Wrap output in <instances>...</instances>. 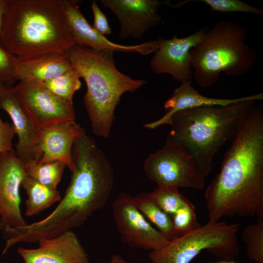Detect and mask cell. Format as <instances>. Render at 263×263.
<instances>
[{
    "label": "cell",
    "mask_w": 263,
    "mask_h": 263,
    "mask_svg": "<svg viewBox=\"0 0 263 263\" xmlns=\"http://www.w3.org/2000/svg\"><path fill=\"white\" fill-rule=\"evenodd\" d=\"M72 158L74 169L63 197L47 216L30 225L37 240L54 238L81 226L110 196L114 180L113 167L83 128L74 140Z\"/></svg>",
    "instance_id": "7a4b0ae2"
},
{
    "label": "cell",
    "mask_w": 263,
    "mask_h": 263,
    "mask_svg": "<svg viewBox=\"0 0 263 263\" xmlns=\"http://www.w3.org/2000/svg\"><path fill=\"white\" fill-rule=\"evenodd\" d=\"M65 167V164L59 161L43 164L35 161L24 162V169L28 176L52 189H56Z\"/></svg>",
    "instance_id": "7402d4cb"
},
{
    "label": "cell",
    "mask_w": 263,
    "mask_h": 263,
    "mask_svg": "<svg viewBox=\"0 0 263 263\" xmlns=\"http://www.w3.org/2000/svg\"><path fill=\"white\" fill-rule=\"evenodd\" d=\"M66 53L47 54L17 58L15 78L17 81L43 82L58 76L74 68Z\"/></svg>",
    "instance_id": "d6986e66"
},
{
    "label": "cell",
    "mask_w": 263,
    "mask_h": 263,
    "mask_svg": "<svg viewBox=\"0 0 263 263\" xmlns=\"http://www.w3.org/2000/svg\"><path fill=\"white\" fill-rule=\"evenodd\" d=\"M91 8L94 18L93 28L103 36L110 35L112 31L105 15L101 11L94 1L92 3Z\"/></svg>",
    "instance_id": "f546056e"
},
{
    "label": "cell",
    "mask_w": 263,
    "mask_h": 263,
    "mask_svg": "<svg viewBox=\"0 0 263 263\" xmlns=\"http://www.w3.org/2000/svg\"><path fill=\"white\" fill-rule=\"evenodd\" d=\"M38 242L36 248H18L24 263H89L88 254L72 230Z\"/></svg>",
    "instance_id": "9a60e30c"
},
{
    "label": "cell",
    "mask_w": 263,
    "mask_h": 263,
    "mask_svg": "<svg viewBox=\"0 0 263 263\" xmlns=\"http://www.w3.org/2000/svg\"><path fill=\"white\" fill-rule=\"evenodd\" d=\"M81 127L75 121L59 122L38 130L42 156L38 164L59 161L72 172V147Z\"/></svg>",
    "instance_id": "e0dca14e"
},
{
    "label": "cell",
    "mask_w": 263,
    "mask_h": 263,
    "mask_svg": "<svg viewBox=\"0 0 263 263\" xmlns=\"http://www.w3.org/2000/svg\"><path fill=\"white\" fill-rule=\"evenodd\" d=\"M112 213L121 239L129 246L152 251L168 243L135 207L130 194H118L112 205Z\"/></svg>",
    "instance_id": "30bf717a"
},
{
    "label": "cell",
    "mask_w": 263,
    "mask_h": 263,
    "mask_svg": "<svg viewBox=\"0 0 263 263\" xmlns=\"http://www.w3.org/2000/svg\"><path fill=\"white\" fill-rule=\"evenodd\" d=\"M132 200L138 209L157 227L168 241L177 238L171 218L151 199L149 192L139 193L132 197Z\"/></svg>",
    "instance_id": "44dd1931"
},
{
    "label": "cell",
    "mask_w": 263,
    "mask_h": 263,
    "mask_svg": "<svg viewBox=\"0 0 263 263\" xmlns=\"http://www.w3.org/2000/svg\"><path fill=\"white\" fill-rule=\"evenodd\" d=\"M149 194L161 209L170 216L189 202L179 192L178 188H175L157 186Z\"/></svg>",
    "instance_id": "cb8c5ba5"
},
{
    "label": "cell",
    "mask_w": 263,
    "mask_h": 263,
    "mask_svg": "<svg viewBox=\"0 0 263 263\" xmlns=\"http://www.w3.org/2000/svg\"><path fill=\"white\" fill-rule=\"evenodd\" d=\"M219 12H242L258 16L263 15V10L248 5L239 0H200Z\"/></svg>",
    "instance_id": "4316f807"
},
{
    "label": "cell",
    "mask_w": 263,
    "mask_h": 263,
    "mask_svg": "<svg viewBox=\"0 0 263 263\" xmlns=\"http://www.w3.org/2000/svg\"><path fill=\"white\" fill-rule=\"evenodd\" d=\"M207 28L185 37H174L169 39L160 37V47L150 61L153 73L170 75L181 82L192 80L189 52L200 40Z\"/></svg>",
    "instance_id": "4fadbf2b"
},
{
    "label": "cell",
    "mask_w": 263,
    "mask_h": 263,
    "mask_svg": "<svg viewBox=\"0 0 263 263\" xmlns=\"http://www.w3.org/2000/svg\"><path fill=\"white\" fill-rule=\"evenodd\" d=\"M0 38L19 58L65 54L75 45L63 0H9Z\"/></svg>",
    "instance_id": "277c9868"
},
{
    "label": "cell",
    "mask_w": 263,
    "mask_h": 263,
    "mask_svg": "<svg viewBox=\"0 0 263 263\" xmlns=\"http://www.w3.org/2000/svg\"><path fill=\"white\" fill-rule=\"evenodd\" d=\"M7 86L3 83L1 81H0V91L4 88V87Z\"/></svg>",
    "instance_id": "d6a6232c"
},
{
    "label": "cell",
    "mask_w": 263,
    "mask_h": 263,
    "mask_svg": "<svg viewBox=\"0 0 263 263\" xmlns=\"http://www.w3.org/2000/svg\"><path fill=\"white\" fill-rule=\"evenodd\" d=\"M104 6L117 17L121 38H141L161 20L159 8L162 1L158 0H101Z\"/></svg>",
    "instance_id": "5bb4252c"
},
{
    "label": "cell",
    "mask_w": 263,
    "mask_h": 263,
    "mask_svg": "<svg viewBox=\"0 0 263 263\" xmlns=\"http://www.w3.org/2000/svg\"><path fill=\"white\" fill-rule=\"evenodd\" d=\"M0 109L10 117L18 136L15 152L24 162H38L42 156L38 130L20 104L12 91L6 86L0 91Z\"/></svg>",
    "instance_id": "2e32d148"
},
{
    "label": "cell",
    "mask_w": 263,
    "mask_h": 263,
    "mask_svg": "<svg viewBox=\"0 0 263 263\" xmlns=\"http://www.w3.org/2000/svg\"><path fill=\"white\" fill-rule=\"evenodd\" d=\"M247 34L242 25L227 20L207 28L189 52L193 77L200 87L215 84L222 72L238 76L253 68L257 53L245 42Z\"/></svg>",
    "instance_id": "8992f818"
},
{
    "label": "cell",
    "mask_w": 263,
    "mask_h": 263,
    "mask_svg": "<svg viewBox=\"0 0 263 263\" xmlns=\"http://www.w3.org/2000/svg\"><path fill=\"white\" fill-rule=\"evenodd\" d=\"M171 219L177 237L201 226L197 221L195 207L190 201L178 209L172 216Z\"/></svg>",
    "instance_id": "484cf974"
},
{
    "label": "cell",
    "mask_w": 263,
    "mask_h": 263,
    "mask_svg": "<svg viewBox=\"0 0 263 263\" xmlns=\"http://www.w3.org/2000/svg\"><path fill=\"white\" fill-rule=\"evenodd\" d=\"M239 224L209 222L170 241L163 247L150 251L151 263H189L204 250L230 261L238 256L237 233Z\"/></svg>",
    "instance_id": "52a82bcc"
},
{
    "label": "cell",
    "mask_w": 263,
    "mask_h": 263,
    "mask_svg": "<svg viewBox=\"0 0 263 263\" xmlns=\"http://www.w3.org/2000/svg\"><path fill=\"white\" fill-rule=\"evenodd\" d=\"M114 53L95 51L76 45L66 52L86 84L83 102L93 132L105 138L110 135L114 111L122 95L134 92L146 82L119 71L115 66Z\"/></svg>",
    "instance_id": "5b68a950"
},
{
    "label": "cell",
    "mask_w": 263,
    "mask_h": 263,
    "mask_svg": "<svg viewBox=\"0 0 263 263\" xmlns=\"http://www.w3.org/2000/svg\"><path fill=\"white\" fill-rule=\"evenodd\" d=\"M192 80L181 82L176 88L171 96L164 104L166 113L161 118L151 123L146 124L144 127L149 129H154L157 127L167 124V123L174 113L181 110L197 107L209 106H226L239 103L251 99L262 100L263 94L259 93L236 98H216L208 97L200 94L191 84Z\"/></svg>",
    "instance_id": "ac0fdd59"
},
{
    "label": "cell",
    "mask_w": 263,
    "mask_h": 263,
    "mask_svg": "<svg viewBox=\"0 0 263 263\" xmlns=\"http://www.w3.org/2000/svg\"><path fill=\"white\" fill-rule=\"evenodd\" d=\"M209 222L222 217L263 219V105H256L225 152L205 193Z\"/></svg>",
    "instance_id": "6da1fadb"
},
{
    "label": "cell",
    "mask_w": 263,
    "mask_h": 263,
    "mask_svg": "<svg viewBox=\"0 0 263 263\" xmlns=\"http://www.w3.org/2000/svg\"><path fill=\"white\" fill-rule=\"evenodd\" d=\"M147 176L157 186L202 189L206 177L192 157L179 145L166 141L164 147L150 154L144 163Z\"/></svg>",
    "instance_id": "ba28073f"
},
{
    "label": "cell",
    "mask_w": 263,
    "mask_h": 263,
    "mask_svg": "<svg viewBox=\"0 0 263 263\" xmlns=\"http://www.w3.org/2000/svg\"><path fill=\"white\" fill-rule=\"evenodd\" d=\"M109 263H128L122 256L115 254L111 258Z\"/></svg>",
    "instance_id": "1f68e13d"
},
{
    "label": "cell",
    "mask_w": 263,
    "mask_h": 263,
    "mask_svg": "<svg viewBox=\"0 0 263 263\" xmlns=\"http://www.w3.org/2000/svg\"><path fill=\"white\" fill-rule=\"evenodd\" d=\"M235 263L234 262H229V261H225V262H218V263Z\"/></svg>",
    "instance_id": "836d02e7"
},
{
    "label": "cell",
    "mask_w": 263,
    "mask_h": 263,
    "mask_svg": "<svg viewBox=\"0 0 263 263\" xmlns=\"http://www.w3.org/2000/svg\"><path fill=\"white\" fill-rule=\"evenodd\" d=\"M12 91L38 130L59 122L75 121L73 102L56 96L40 82L19 81L12 86Z\"/></svg>",
    "instance_id": "9c48e42d"
},
{
    "label": "cell",
    "mask_w": 263,
    "mask_h": 263,
    "mask_svg": "<svg viewBox=\"0 0 263 263\" xmlns=\"http://www.w3.org/2000/svg\"><path fill=\"white\" fill-rule=\"evenodd\" d=\"M242 239L246 244L249 259L257 263H263V219L245 227Z\"/></svg>",
    "instance_id": "d4e9b609"
},
{
    "label": "cell",
    "mask_w": 263,
    "mask_h": 263,
    "mask_svg": "<svg viewBox=\"0 0 263 263\" xmlns=\"http://www.w3.org/2000/svg\"><path fill=\"white\" fill-rule=\"evenodd\" d=\"M26 176L24 162L15 150L0 153V226L28 224L21 212L19 195L20 186Z\"/></svg>",
    "instance_id": "8fae6325"
},
{
    "label": "cell",
    "mask_w": 263,
    "mask_h": 263,
    "mask_svg": "<svg viewBox=\"0 0 263 263\" xmlns=\"http://www.w3.org/2000/svg\"><path fill=\"white\" fill-rule=\"evenodd\" d=\"M8 3L9 0H0V38L2 34L4 18Z\"/></svg>",
    "instance_id": "4dcf8cb0"
},
{
    "label": "cell",
    "mask_w": 263,
    "mask_h": 263,
    "mask_svg": "<svg viewBox=\"0 0 263 263\" xmlns=\"http://www.w3.org/2000/svg\"><path fill=\"white\" fill-rule=\"evenodd\" d=\"M78 0H63V5L75 45L95 51L113 52H137L143 55L155 53L159 48L160 39L146 41L138 45H124L108 40L97 32L80 11Z\"/></svg>",
    "instance_id": "7c38bea8"
},
{
    "label": "cell",
    "mask_w": 263,
    "mask_h": 263,
    "mask_svg": "<svg viewBox=\"0 0 263 263\" xmlns=\"http://www.w3.org/2000/svg\"><path fill=\"white\" fill-rule=\"evenodd\" d=\"M17 57L6 48L0 38V81L8 86H13L17 82L15 68Z\"/></svg>",
    "instance_id": "83f0119b"
},
{
    "label": "cell",
    "mask_w": 263,
    "mask_h": 263,
    "mask_svg": "<svg viewBox=\"0 0 263 263\" xmlns=\"http://www.w3.org/2000/svg\"><path fill=\"white\" fill-rule=\"evenodd\" d=\"M80 78L79 73L74 67L58 76L40 82L56 96L73 102L75 93L81 86Z\"/></svg>",
    "instance_id": "603a6c76"
},
{
    "label": "cell",
    "mask_w": 263,
    "mask_h": 263,
    "mask_svg": "<svg viewBox=\"0 0 263 263\" xmlns=\"http://www.w3.org/2000/svg\"><path fill=\"white\" fill-rule=\"evenodd\" d=\"M16 134L12 124L3 121L0 115V153L13 151L12 140Z\"/></svg>",
    "instance_id": "f1b7e54d"
},
{
    "label": "cell",
    "mask_w": 263,
    "mask_h": 263,
    "mask_svg": "<svg viewBox=\"0 0 263 263\" xmlns=\"http://www.w3.org/2000/svg\"><path fill=\"white\" fill-rule=\"evenodd\" d=\"M21 186L27 195L25 202V215L28 217L38 214L61 199L57 189L49 188L27 175Z\"/></svg>",
    "instance_id": "ffe728a7"
},
{
    "label": "cell",
    "mask_w": 263,
    "mask_h": 263,
    "mask_svg": "<svg viewBox=\"0 0 263 263\" xmlns=\"http://www.w3.org/2000/svg\"><path fill=\"white\" fill-rule=\"evenodd\" d=\"M257 99L226 106H209L178 111L167 124L166 141L180 145L206 177L213 169L220 148L235 138L253 111Z\"/></svg>",
    "instance_id": "3957f363"
}]
</instances>
